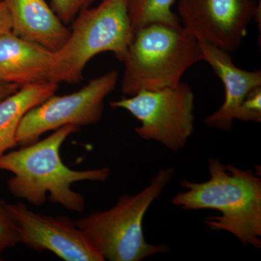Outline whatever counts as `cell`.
Returning <instances> with one entry per match:
<instances>
[{"instance_id":"6da1fadb","label":"cell","mask_w":261,"mask_h":261,"mask_svg":"<svg viewBox=\"0 0 261 261\" xmlns=\"http://www.w3.org/2000/svg\"><path fill=\"white\" fill-rule=\"evenodd\" d=\"M79 128L70 125L61 127L42 140L3 154L0 171L13 173L8 181L12 195L39 206L47 201L49 194V200L53 203L74 212H83L85 199L72 190V185L82 181H106L111 170L103 167L75 171L63 163L62 145Z\"/></svg>"},{"instance_id":"7a4b0ae2","label":"cell","mask_w":261,"mask_h":261,"mask_svg":"<svg viewBox=\"0 0 261 261\" xmlns=\"http://www.w3.org/2000/svg\"><path fill=\"white\" fill-rule=\"evenodd\" d=\"M210 178L203 182H181L185 191L174 196L173 205L185 210L209 209L219 216L206 218L211 231L231 233L243 245L261 247V178L252 171L211 159Z\"/></svg>"},{"instance_id":"3957f363","label":"cell","mask_w":261,"mask_h":261,"mask_svg":"<svg viewBox=\"0 0 261 261\" xmlns=\"http://www.w3.org/2000/svg\"><path fill=\"white\" fill-rule=\"evenodd\" d=\"M202 61L198 41L181 25L154 23L135 30L124 63L121 90L127 96L175 87Z\"/></svg>"},{"instance_id":"277c9868","label":"cell","mask_w":261,"mask_h":261,"mask_svg":"<svg viewBox=\"0 0 261 261\" xmlns=\"http://www.w3.org/2000/svg\"><path fill=\"white\" fill-rule=\"evenodd\" d=\"M173 174V168L160 170L140 192L121 195L111 208L75 221L105 260L140 261L168 252L166 245L147 243L143 221L149 207L161 195Z\"/></svg>"},{"instance_id":"5b68a950","label":"cell","mask_w":261,"mask_h":261,"mask_svg":"<svg viewBox=\"0 0 261 261\" xmlns=\"http://www.w3.org/2000/svg\"><path fill=\"white\" fill-rule=\"evenodd\" d=\"M127 4L128 0H103L79 13L68 40L54 51L55 82H80L86 65L100 53L110 51L124 61L134 36Z\"/></svg>"},{"instance_id":"8992f818","label":"cell","mask_w":261,"mask_h":261,"mask_svg":"<svg viewBox=\"0 0 261 261\" xmlns=\"http://www.w3.org/2000/svg\"><path fill=\"white\" fill-rule=\"evenodd\" d=\"M110 106L126 110L140 122L135 130L141 138L154 141L173 152L185 148L195 130V94L184 82L169 88L142 91Z\"/></svg>"},{"instance_id":"52a82bcc","label":"cell","mask_w":261,"mask_h":261,"mask_svg":"<svg viewBox=\"0 0 261 261\" xmlns=\"http://www.w3.org/2000/svg\"><path fill=\"white\" fill-rule=\"evenodd\" d=\"M118 73L111 70L91 80L78 92L65 95L53 94L29 111L17 132V145L37 142L49 130L65 126H89L102 118L105 100L116 88Z\"/></svg>"},{"instance_id":"ba28073f","label":"cell","mask_w":261,"mask_h":261,"mask_svg":"<svg viewBox=\"0 0 261 261\" xmlns=\"http://www.w3.org/2000/svg\"><path fill=\"white\" fill-rule=\"evenodd\" d=\"M259 9L254 0H179L178 16L197 41L231 53L246 37Z\"/></svg>"},{"instance_id":"9c48e42d","label":"cell","mask_w":261,"mask_h":261,"mask_svg":"<svg viewBox=\"0 0 261 261\" xmlns=\"http://www.w3.org/2000/svg\"><path fill=\"white\" fill-rule=\"evenodd\" d=\"M20 238L29 248L53 252L65 261H104L89 237L67 216L34 212L23 202L7 204Z\"/></svg>"},{"instance_id":"30bf717a","label":"cell","mask_w":261,"mask_h":261,"mask_svg":"<svg viewBox=\"0 0 261 261\" xmlns=\"http://www.w3.org/2000/svg\"><path fill=\"white\" fill-rule=\"evenodd\" d=\"M198 43L202 61L210 65L225 89L224 102L205 118V125L228 132L232 129L242 103L250 92L261 87V72L241 69L233 64L230 53L205 42Z\"/></svg>"},{"instance_id":"8fae6325","label":"cell","mask_w":261,"mask_h":261,"mask_svg":"<svg viewBox=\"0 0 261 261\" xmlns=\"http://www.w3.org/2000/svg\"><path fill=\"white\" fill-rule=\"evenodd\" d=\"M53 77L54 51L28 42L13 32L0 35V82L22 87L55 82Z\"/></svg>"},{"instance_id":"7c38bea8","label":"cell","mask_w":261,"mask_h":261,"mask_svg":"<svg viewBox=\"0 0 261 261\" xmlns=\"http://www.w3.org/2000/svg\"><path fill=\"white\" fill-rule=\"evenodd\" d=\"M11 18L13 33L51 51L61 49L70 30L45 0H3Z\"/></svg>"},{"instance_id":"4fadbf2b","label":"cell","mask_w":261,"mask_h":261,"mask_svg":"<svg viewBox=\"0 0 261 261\" xmlns=\"http://www.w3.org/2000/svg\"><path fill=\"white\" fill-rule=\"evenodd\" d=\"M58 84L53 82L27 84L0 101V157L16 146L17 132L23 116L55 94Z\"/></svg>"},{"instance_id":"5bb4252c","label":"cell","mask_w":261,"mask_h":261,"mask_svg":"<svg viewBox=\"0 0 261 261\" xmlns=\"http://www.w3.org/2000/svg\"><path fill=\"white\" fill-rule=\"evenodd\" d=\"M175 0H128V18L134 32L154 23L179 25L180 19L171 10Z\"/></svg>"},{"instance_id":"9a60e30c","label":"cell","mask_w":261,"mask_h":261,"mask_svg":"<svg viewBox=\"0 0 261 261\" xmlns=\"http://www.w3.org/2000/svg\"><path fill=\"white\" fill-rule=\"evenodd\" d=\"M0 200V260L3 252L20 243V238L8 205Z\"/></svg>"},{"instance_id":"2e32d148","label":"cell","mask_w":261,"mask_h":261,"mask_svg":"<svg viewBox=\"0 0 261 261\" xmlns=\"http://www.w3.org/2000/svg\"><path fill=\"white\" fill-rule=\"evenodd\" d=\"M94 0H51L53 10L63 23L73 21Z\"/></svg>"},{"instance_id":"e0dca14e","label":"cell","mask_w":261,"mask_h":261,"mask_svg":"<svg viewBox=\"0 0 261 261\" xmlns=\"http://www.w3.org/2000/svg\"><path fill=\"white\" fill-rule=\"evenodd\" d=\"M236 120L261 122V87L255 89L244 100L237 114Z\"/></svg>"},{"instance_id":"ac0fdd59","label":"cell","mask_w":261,"mask_h":261,"mask_svg":"<svg viewBox=\"0 0 261 261\" xmlns=\"http://www.w3.org/2000/svg\"><path fill=\"white\" fill-rule=\"evenodd\" d=\"M13 32L11 18L6 5L3 0L0 1V35Z\"/></svg>"},{"instance_id":"d6986e66","label":"cell","mask_w":261,"mask_h":261,"mask_svg":"<svg viewBox=\"0 0 261 261\" xmlns=\"http://www.w3.org/2000/svg\"><path fill=\"white\" fill-rule=\"evenodd\" d=\"M20 86L14 84L0 82V101L14 94L20 88Z\"/></svg>"},{"instance_id":"ffe728a7","label":"cell","mask_w":261,"mask_h":261,"mask_svg":"<svg viewBox=\"0 0 261 261\" xmlns=\"http://www.w3.org/2000/svg\"><path fill=\"white\" fill-rule=\"evenodd\" d=\"M0 1H1V0H0Z\"/></svg>"}]
</instances>
